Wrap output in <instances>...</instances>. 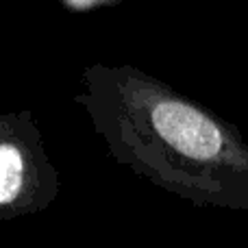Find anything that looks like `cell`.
Wrapping results in <instances>:
<instances>
[{"mask_svg":"<svg viewBox=\"0 0 248 248\" xmlns=\"http://www.w3.org/2000/svg\"><path fill=\"white\" fill-rule=\"evenodd\" d=\"M74 103L107 155L163 192L248 211V141L233 122L131 63H92Z\"/></svg>","mask_w":248,"mask_h":248,"instance_id":"cell-1","label":"cell"},{"mask_svg":"<svg viewBox=\"0 0 248 248\" xmlns=\"http://www.w3.org/2000/svg\"><path fill=\"white\" fill-rule=\"evenodd\" d=\"M59 170L50 161L31 109L0 116V220L46 211L59 196Z\"/></svg>","mask_w":248,"mask_h":248,"instance_id":"cell-2","label":"cell"},{"mask_svg":"<svg viewBox=\"0 0 248 248\" xmlns=\"http://www.w3.org/2000/svg\"><path fill=\"white\" fill-rule=\"evenodd\" d=\"M122 0H61L63 9L72 13H85V11H94L100 7H116Z\"/></svg>","mask_w":248,"mask_h":248,"instance_id":"cell-3","label":"cell"}]
</instances>
